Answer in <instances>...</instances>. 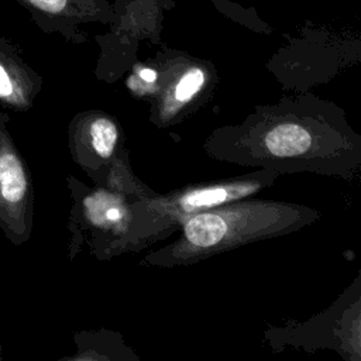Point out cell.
I'll use <instances>...</instances> for the list:
<instances>
[{"label":"cell","mask_w":361,"mask_h":361,"mask_svg":"<svg viewBox=\"0 0 361 361\" xmlns=\"http://www.w3.org/2000/svg\"><path fill=\"white\" fill-rule=\"evenodd\" d=\"M279 173L269 169H254L231 179L192 185L166 195H152L130 203V223L126 233L106 245L96 257H111L140 251L164 240L193 214L244 197H252L271 186Z\"/></svg>","instance_id":"3"},{"label":"cell","mask_w":361,"mask_h":361,"mask_svg":"<svg viewBox=\"0 0 361 361\" xmlns=\"http://www.w3.org/2000/svg\"><path fill=\"white\" fill-rule=\"evenodd\" d=\"M72 159L89 175L106 169L120 149L117 121L104 111H82L68 128Z\"/></svg>","instance_id":"6"},{"label":"cell","mask_w":361,"mask_h":361,"mask_svg":"<svg viewBox=\"0 0 361 361\" xmlns=\"http://www.w3.org/2000/svg\"><path fill=\"white\" fill-rule=\"evenodd\" d=\"M42 87V78L20 56L16 47L0 37V106L28 111Z\"/></svg>","instance_id":"9"},{"label":"cell","mask_w":361,"mask_h":361,"mask_svg":"<svg viewBox=\"0 0 361 361\" xmlns=\"http://www.w3.org/2000/svg\"><path fill=\"white\" fill-rule=\"evenodd\" d=\"M207 155L274 172H313L350 179L361 165V137L344 111L314 96L258 106L238 124L216 128Z\"/></svg>","instance_id":"1"},{"label":"cell","mask_w":361,"mask_h":361,"mask_svg":"<svg viewBox=\"0 0 361 361\" xmlns=\"http://www.w3.org/2000/svg\"><path fill=\"white\" fill-rule=\"evenodd\" d=\"M309 206L244 197L190 216L180 235L144 257L140 265L175 268L192 265L247 244L286 235L319 219Z\"/></svg>","instance_id":"2"},{"label":"cell","mask_w":361,"mask_h":361,"mask_svg":"<svg viewBox=\"0 0 361 361\" xmlns=\"http://www.w3.org/2000/svg\"><path fill=\"white\" fill-rule=\"evenodd\" d=\"M0 113V230L14 245L27 243L34 224V186L30 168Z\"/></svg>","instance_id":"4"},{"label":"cell","mask_w":361,"mask_h":361,"mask_svg":"<svg viewBox=\"0 0 361 361\" xmlns=\"http://www.w3.org/2000/svg\"><path fill=\"white\" fill-rule=\"evenodd\" d=\"M158 76H159V72L154 68H142L138 71V78L147 85H155L158 80Z\"/></svg>","instance_id":"10"},{"label":"cell","mask_w":361,"mask_h":361,"mask_svg":"<svg viewBox=\"0 0 361 361\" xmlns=\"http://www.w3.org/2000/svg\"><path fill=\"white\" fill-rule=\"evenodd\" d=\"M69 188L73 197L69 230L80 245L83 237L93 255H97L106 245L120 238L130 223V203L118 192L110 189L87 190L76 179L69 178Z\"/></svg>","instance_id":"5"},{"label":"cell","mask_w":361,"mask_h":361,"mask_svg":"<svg viewBox=\"0 0 361 361\" xmlns=\"http://www.w3.org/2000/svg\"><path fill=\"white\" fill-rule=\"evenodd\" d=\"M213 72L203 63H189L176 69L161 86L151 109L157 126H172L204 103L213 86Z\"/></svg>","instance_id":"7"},{"label":"cell","mask_w":361,"mask_h":361,"mask_svg":"<svg viewBox=\"0 0 361 361\" xmlns=\"http://www.w3.org/2000/svg\"><path fill=\"white\" fill-rule=\"evenodd\" d=\"M44 31L71 37L76 25L107 21L113 11L106 0H16Z\"/></svg>","instance_id":"8"}]
</instances>
